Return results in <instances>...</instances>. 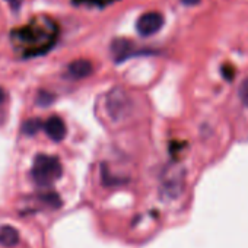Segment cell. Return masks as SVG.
<instances>
[{"label": "cell", "mask_w": 248, "mask_h": 248, "mask_svg": "<svg viewBox=\"0 0 248 248\" xmlns=\"http://www.w3.org/2000/svg\"><path fill=\"white\" fill-rule=\"evenodd\" d=\"M12 44L24 57H34L53 47L57 38V25L48 16L34 18L22 28L12 31Z\"/></svg>", "instance_id": "6da1fadb"}, {"label": "cell", "mask_w": 248, "mask_h": 248, "mask_svg": "<svg viewBox=\"0 0 248 248\" xmlns=\"http://www.w3.org/2000/svg\"><path fill=\"white\" fill-rule=\"evenodd\" d=\"M62 174L63 168L56 156H50L46 154H40L35 156L31 170V177L37 186L50 187L62 177Z\"/></svg>", "instance_id": "7a4b0ae2"}, {"label": "cell", "mask_w": 248, "mask_h": 248, "mask_svg": "<svg viewBox=\"0 0 248 248\" xmlns=\"http://www.w3.org/2000/svg\"><path fill=\"white\" fill-rule=\"evenodd\" d=\"M130 107H132L130 96L121 88H115L107 95V111L114 121H120L129 117Z\"/></svg>", "instance_id": "3957f363"}, {"label": "cell", "mask_w": 248, "mask_h": 248, "mask_svg": "<svg viewBox=\"0 0 248 248\" xmlns=\"http://www.w3.org/2000/svg\"><path fill=\"white\" fill-rule=\"evenodd\" d=\"M162 27H164V16L159 12H146L136 22V30L142 37H151L158 31H161Z\"/></svg>", "instance_id": "277c9868"}, {"label": "cell", "mask_w": 248, "mask_h": 248, "mask_svg": "<svg viewBox=\"0 0 248 248\" xmlns=\"http://www.w3.org/2000/svg\"><path fill=\"white\" fill-rule=\"evenodd\" d=\"M44 132L54 142H62L67 133L64 121L57 115H53L47 121H44Z\"/></svg>", "instance_id": "5b68a950"}, {"label": "cell", "mask_w": 248, "mask_h": 248, "mask_svg": "<svg viewBox=\"0 0 248 248\" xmlns=\"http://www.w3.org/2000/svg\"><path fill=\"white\" fill-rule=\"evenodd\" d=\"M92 73V63L89 60H75L70 66H69V75L75 79H82L86 78L88 75Z\"/></svg>", "instance_id": "8992f818"}, {"label": "cell", "mask_w": 248, "mask_h": 248, "mask_svg": "<svg viewBox=\"0 0 248 248\" xmlns=\"http://www.w3.org/2000/svg\"><path fill=\"white\" fill-rule=\"evenodd\" d=\"M19 241V233L12 226H2L0 228V244L5 247H14Z\"/></svg>", "instance_id": "52a82bcc"}, {"label": "cell", "mask_w": 248, "mask_h": 248, "mask_svg": "<svg viewBox=\"0 0 248 248\" xmlns=\"http://www.w3.org/2000/svg\"><path fill=\"white\" fill-rule=\"evenodd\" d=\"M43 127H44V123H43V121H40L38 118H31V120H28V121L24 124L22 130H24V133H27V135H35V133L40 132Z\"/></svg>", "instance_id": "ba28073f"}, {"label": "cell", "mask_w": 248, "mask_h": 248, "mask_svg": "<svg viewBox=\"0 0 248 248\" xmlns=\"http://www.w3.org/2000/svg\"><path fill=\"white\" fill-rule=\"evenodd\" d=\"M238 95H239L241 102L248 108V78L242 80V83L238 89Z\"/></svg>", "instance_id": "9c48e42d"}, {"label": "cell", "mask_w": 248, "mask_h": 248, "mask_svg": "<svg viewBox=\"0 0 248 248\" xmlns=\"http://www.w3.org/2000/svg\"><path fill=\"white\" fill-rule=\"evenodd\" d=\"M6 3L9 5L11 11L16 14V12H19V11H21V8H22V3H24V0H6Z\"/></svg>", "instance_id": "30bf717a"}, {"label": "cell", "mask_w": 248, "mask_h": 248, "mask_svg": "<svg viewBox=\"0 0 248 248\" xmlns=\"http://www.w3.org/2000/svg\"><path fill=\"white\" fill-rule=\"evenodd\" d=\"M53 101V95L51 93H40V98H38V102L43 104V105H47Z\"/></svg>", "instance_id": "8fae6325"}, {"label": "cell", "mask_w": 248, "mask_h": 248, "mask_svg": "<svg viewBox=\"0 0 248 248\" xmlns=\"http://www.w3.org/2000/svg\"><path fill=\"white\" fill-rule=\"evenodd\" d=\"M181 2L187 6H194V5H199L200 0H181Z\"/></svg>", "instance_id": "7c38bea8"}, {"label": "cell", "mask_w": 248, "mask_h": 248, "mask_svg": "<svg viewBox=\"0 0 248 248\" xmlns=\"http://www.w3.org/2000/svg\"><path fill=\"white\" fill-rule=\"evenodd\" d=\"M6 101V92L0 88V105H3V102Z\"/></svg>", "instance_id": "4fadbf2b"}, {"label": "cell", "mask_w": 248, "mask_h": 248, "mask_svg": "<svg viewBox=\"0 0 248 248\" xmlns=\"http://www.w3.org/2000/svg\"><path fill=\"white\" fill-rule=\"evenodd\" d=\"M78 2H86V3H98V2H104V0H78Z\"/></svg>", "instance_id": "5bb4252c"}]
</instances>
